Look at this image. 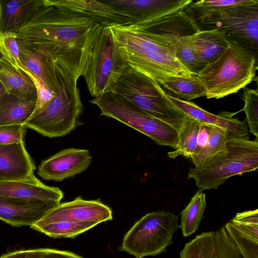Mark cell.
<instances>
[{
	"instance_id": "7a4b0ae2",
	"label": "cell",
	"mask_w": 258,
	"mask_h": 258,
	"mask_svg": "<svg viewBox=\"0 0 258 258\" xmlns=\"http://www.w3.org/2000/svg\"><path fill=\"white\" fill-rule=\"evenodd\" d=\"M110 28L117 50L127 66L159 84L169 76L194 75L177 59L173 44L131 25Z\"/></svg>"
},
{
	"instance_id": "d4e9b609",
	"label": "cell",
	"mask_w": 258,
	"mask_h": 258,
	"mask_svg": "<svg viewBox=\"0 0 258 258\" xmlns=\"http://www.w3.org/2000/svg\"><path fill=\"white\" fill-rule=\"evenodd\" d=\"M160 85L183 100L189 101L206 96V89L195 75L169 76L163 79Z\"/></svg>"
},
{
	"instance_id": "f1b7e54d",
	"label": "cell",
	"mask_w": 258,
	"mask_h": 258,
	"mask_svg": "<svg viewBox=\"0 0 258 258\" xmlns=\"http://www.w3.org/2000/svg\"><path fill=\"white\" fill-rule=\"evenodd\" d=\"M206 207V194L199 190L181 213L179 227L183 236L191 235L198 230Z\"/></svg>"
},
{
	"instance_id": "5bb4252c",
	"label": "cell",
	"mask_w": 258,
	"mask_h": 258,
	"mask_svg": "<svg viewBox=\"0 0 258 258\" xmlns=\"http://www.w3.org/2000/svg\"><path fill=\"white\" fill-rule=\"evenodd\" d=\"M91 162L92 156L88 150L70 148L42 161L37 174L46 180L61 181L83 172Z\"/></svg>"
},
{
	"instance_id": "f546056e",
	"label": "cell",
	"mask_w": 258,
	"mask_h": 258,
	"mask_svg": "<svg viewBox=\"0 0 258 258\" xmlns=\"http://www.w3.org/2000/svg\"><path fill=\"white\" fill-rule=\"evenodd\" d=\"M192 35L178 38L174 43V47L178 61L194 75L197 76L206 64L196 48Z\"/></svg>"
},
{
	"instance_id": "7402d4cb",
	"label": "cell",
	"mask_w": 258,
	"mask_h": 258,
	"mask_svg": "<svg viewBox=\"0 0 258 258\" xmlns=\"http://www.w3.org/2000/svg\"><path fill=\"white\" fill-rule=\"evenodd\" d=\"M0 82L5 92L36 100V89L30 78L23 71L16 69L1 57Z\"/></svg>"
},
{
	"instance_id": "44dd1931",
	"label": "cell",
	"mask_w": 258,
	"mask_h": 258,
	"mask_svg": "<svg viewBox=\"0 0 258 258\" xmlns=\"http://www.w3.org/2000/svg\"><path fill=\"white\" fill-rule=\"evenodd\" d=\"M36 101L4 92L0 97V125L25 124L34 110Z\"/></svg>"
},
{
	"instance_id": "9a60e30c",
	"label": "cell",
	"mask_w": 258,
	"mask_h": 258,
	"mask_svg": "<svg viewBox=\"0 0 258 258\" xmlns=\"http://www.w3.org/2000/svg\"><path fill=\"white\" fill-rule=\"evenodd\" d=\"M66 12L87 18L103 28L131 24L130 18L103 1L43 0Z\"/></svg>"
},
{
	"instance_id": "277c9868",
	"label": "cell",
	"mask_w": 258,
	"mask_h": 258,
	"mask_svg": "<svg viewBox=\"0 0 258 258\" xmlns=\"http://www.w3.org/2000/svg\"><path fill=\"white\" fill-rule=\"evenodd\" d=\"M59 81V86L52 99L37 114L25 123L43 136L56 138L66 136L80 124L83 104L77 79L54 63Z\"/></svg>"
},
{
	"instance_id": "d590c367",
	"label": "cell",
	"mask_w": 258,
	"mask_h": 258,
	"mask_svg": "<svg viewBox=\"0 0 258 258\" xmlns=\"http://www.w3.org/2000/svg\"><path fill=\"white\" fill-rule=\"evenodd\" d=\"M224 227L239 248L244 258H258V243L243 236L229 222Z\"/></svg>"
},
{
	"instance_id": "f35d334b",
	"label": "cell",
	"mask_w": 258,
	"mask_h": 258,
	"mask_svg": "<svg viewBox=\"0 0 258 258\" xmlns=\"http://www.w3.org/2000/svg\"><path fill=\"white\" fill-rule=\"evenodd\" d=\"M212 126L213 125L201 123L200 132L198 138L197 149L196 154L207 143Z\"/></svg>"
},
{
	"instance_id": "d6a6232c",
	"label": "cell",
	"mask_w": 258,
	"mask_h": 258,
	"mask_svg": "<svg viewBox=\"0 0 258 258\" xmlns=\"http://www.w3.org/2000/svg\"><path fill=\"white\" fill-rule=\"evenodd\" d=\"M258 3V0H201L192 2L185 9L186 13H201L237 6Z\"/></svg>"
},
{
	"instance_id": "d6986e66",
	"label": "cell",
	"mask_w": 258,
	"mask_h": 258,
	"mask_svg": "<svg viewBox=\"0 0 258 258\" xmlns=\"http://www.w3.org/2000/svg\"><path fill=\"white\" fill-rule=\"evenodd\" d=\"M35 169L24 141L0 145V180L26 179L34 175Z\"/></svg>"
},
{
	"instance_id": "ab89813d",
	"label": "cell",
	"mask_w": 258,
	"mask_h": 258,
	"mask_svg": "<svg viewBox=\"0 0 258 258\" xmlns=\"http://www.w3.org/2000/svg\"><path fill=\"white\" fill-rule=\"evenodd\" d=\"M3 15V2L0 1V32L1 31V24Z\"/></svg>"
},
{
	"instance_id": "60d3db41",
	"label": "cell",
	"mask_w": 258,
	"mask_h": 258,
	"mask_svg": "<svg viewBox=\"0 0 258 258\" xmlns=\"http://www.w3.org/2000/svg\"><path fill=\"white\" fill-rule=\"evenodd\" d=\"M5 90L3 86L0 82V97L4 93Z\"/></svg>"
},
{
	"instance_id": "9c48e42d",
	"label": "cell",
	"mask_w": 258,
	"mask_h": 258,
	"mask_svg": "<svg viewBox=\"0 0 258 258\" xmlns=\"http://www.w3.org/2000/svg\"><path fill=\"white\" fill-rule=\"evenodd\" d=\"M178 216L168 211L148 213L125 233L119 250L136 258L154 256L166 251L173 243L172 236L179 227Z\"/></svg>"
},
{
	"instance_id": "e0dca14e",
	"label": "cell",
	"mask_w": 258,
	"mask_h": 258,
	"mask_svg": "<svg viewBox=\"0 0 258 258\" xmlns=\"http://www.w3.org/2000/svg\"><path fill=\"white\" fill-rule=\"evenodd\" d=\"M184 10L148 22L131 25L174 44L178 38L191 35L200 30L195 21Z\"/></svg>"
},
{
	"instance_id": "3957f363",
	"label": "cell",
	"mask_w": 258,
	"mask_h": 258,
	"mask_svg": "<svg viewBox=\"0 0 258 258\" xmlns=\"http://www.w3.org/2000/svg\"><path fill=\"white\" fill-rule=\"evenodd\" d=\"M257 60L247 50L230 42L226 50L196 76L206 89V97L217 99L244 88L254 79Z\"/></svg>"
},
{
	"instance_id": "8fae6325",
	"label": "cell",
	"mask_w": 258,
	"mask_h": 258,
	"mask_svg": "<svg viewBox=\"0 0 258 258\" xmlns=\"http://www.w3.org/2000/svg\"><path fill=\"white\" fill-rule=\"evenodd\" d=\"M112 219L111 209L99 200H85L77 197L72 201L59 203L39 220L66 221L93 228Z\"/></svg>"
},
{
	"instance_id": "2e32d148",
	"label": "cell",
	"mask_w": 258,
	"mask_h": 258,
	"mask_svg": "<svg viewBox=\"0 0 258 258\" xmlns=\"http://www.w3.org/2000/svg\"><path fill=\"white\" fill-rule=\"evenodd\" d=\"M59 203L0 196V220L13 226H31Z\"/></svg>"
},
{
	"instance_id": "1f68e13d",
	"label": "cell",
	"mask_w": 258,
	"mask_h": 258,
	"mask_svg": "<svg viewBox=\"0 0 258 258\" xmlns=\"http://www.w3.org/2000/svg\"><path fill=\"white\" fill-rule=\"evenodd\" d=\"M247 238L258 243V209L238 213L229 222Z\"/></svg>"
},
{
	"instance_id": "30bf717a",
	"label": "cell",
	"mask_w": 258,
	"mask_h": 258,
	"mask_svg": "<svg viewBox=\"0 0 258 258\" xmlns=\"http://www.w3.org/2000/svg\"><path fill=\"white\" fill-rule=\"evenodd\" d=\"M110 28H102L94 42L84 75L90 94L96 98L113 92L126 67Z\"/></svg>"
},
{
	"instance_id": "4fadbf2b",
	"label": "cell",
	"mask_w": 258,
	"mask_h": 258,
	"mask_svg": "<svg viewBox=\"0 0 258 258\" xmlns=\"http://www.w3.org/2000/svg\"><path fill=\"white\" fill-rule=\"evenodd\" d=\"M127 16L136 25L184 10L191 0H103Z\"/></svg>"
},
{
	"instance_id": "603a6c76",
	"label": "cell",
	"mask_w": 258,
	"mask_h": 258,
	"mask_svg": "<svg viewBox=\"0 0 258 258\" xmlns=\"http://www.w3.org/2000/svg\"><path fill=\"white\" fill-rule=\"evenodd\" d=\"M196 48L207 64L222 54L230 44L225 34L216 29L199 30L192 35Z\"/></svg>"
},
{
	"instance_id": "484cf974",
	"label": "cell",
	"mask_w": 258,
	"mask_h": 258,
	"mask_svg": "<svg viewBox=\"0 0 258 258\" xmlns=\"http://www.w3.org/2000/svg\"><path fill=\"white\" fill-rule=\"evenodd\" d=\"M229 138L224 129L212 126L207 143L191 158L195 167L203 166L224 155Z\"/></svg>"
},
{
	"instance_id": "e575fe53",
	"label": "cell",
	"mask_w": 258,
	"mask_h": 258,
	"mask_svg": "<svg viewBox=\"0 0 258 258\" xmlns=\"http://www.w3.org/2000/svg\"><path fill=\"white\" fill-rule=\"evenodd\" d=\"M32 80L36 91V101L34 110L30 117L39 113L50 102L54 92L44 82L27 69L23 71Z\"/></svg>"
},
{
	"instance_id": "4dcf8cb0",
	"label": "cell",
	"mask_w": 258,
	"mask_h": 258,
	"mask_svg": "<svg viewBox=\"0 0 258 258\" xmlns=\"http://www.w3.org/2000/svg\"><path fill=\"white\" fill-rule=\"evenodd\" d=\"M0 57L18 70L23 71L26 69L20 58L17 36L15 32H0Z\"/></svg>"
},
{
	"instance_id": "ba28073f",
	"label": "cell",
	"mask_w": 258,
	"mask_h": 258,
	"mask_svg": "<svg viewBox=\"0 0 258 258\" xmlns=\"http://www.w3.org/2000/svg\"><path fill=\"white\" fill-rule=\"evenodd\" d=\"M90 102L99 108L101 115L120 121L148 136L158 145L176 149L178 141L176 130L120 95L109 92L93 98Z\"/></svg>"
},
{
	"instance_id": "8d00e7d4",
	"label": "cell",
	"mask_w": 258,
	"mask_h": 258,
	"mask_svg": "<svg viewBox=\"0 0 258 258\" xmlns=\"http://www.w3.org/2000/svg\"><path fill=\"white\" fill-rule=\"evenodd\" d=\"M26 129L25 124L0 125V145H9L23 141Z\"/></svg>"
},
{
	"instance_id": "52a82bcc",
	"label": "cell",
	"mask_w": 258,
	"mask_h": 258,
	"mask_svg": "<svg viewBox=\"0 0 258 258\" xmlns=\"http://www.w3.org/2000/svg\"><path fill=\"white\" fill-rule=\"evenodd\" d=\"M200 30L218 29L258 59V3L201 13H186Z\"/></svg>"
},
{
	"instance_id": "ac0fdd59",
	"label": "cell",
	"mask_w": 258,
	"mask_h": 258,
	"mask_svg": "<svg viewBox=\"0 0 258 258\" xmlns=\"http://www.w3.org/2000/svg\"><path fill=\"white\" fill-rule=\"evenodd\" d=\"M167 95L182 112L200 123L223 128L227 132L229 138L247 137V125L245 121H241L233 117L236 113L222 111L215 115L206 111L193 102L183 100L170 95Z\"/></svg>"
},
{
	"instance_id": "4316f807",
	"label": "cell",
	"mask_w": 258,
	"mask_h": 258,
	"mask_svg": "<svg viewBox=\"0 0 258 258\" xmlns=\"http://www.w3.org/2000/svg\"><path fill=\"white\" fill-rule=\"evenodd\" d=\"M201 123L186 114L182 125L178 132V141L173 151L168 153L169 158L174 159L179 156L190 158L196 154Z\"/></svg>"
},
{
	"instance_id": "5b68a950",
	"label": "cell",
	"mask_w": 258,
	"mask_h": 258,
	"mask_svg": "<svg viewBox=\"0 0 258 258\" xmlns=\"http://www.w3.org/2000/svg\"><path fill=\"white\" fill-rule=\"evenodd\" d=\"M258 168V141L248 137L229 138L225 154L199 167L190 168L188 179H193L199 190L216 189L230 177L252 172Z\"/></svg>"
},
{
	"instance_id": "6da1fadb",
	"label": "cell",
	"mask_w": 258,
	"mask_h": 258,
	"mask_svg": "<svg viewBox=\"0 0 258 258\" xmlns=\"http://www.w3.org/2000/svg\"><path fill=\"white\" fill-rule=\"evenodd\" d=\"M103 27L41 0L13 32L18 46L50 59L75 79L83 76Z\"/></svg>"
},
{
	"instance_id": "ffe728a7",
	"label": "cell",
	"mask_w": 258,
	"mask_h": 258,
	"mask_svg": "<svg viewBox=\"0 0 258 258\" xmlns=\"http://www.w3.org/2000/svg\"><path fill=\"white\" fill-rule=\"evenodd\" d=\"M0 196L60 203L63 194L58 187L44 184L34 175L23 179L0 180Z\"/></svg>"
},
{
	"instance_id": "cb8c5ba5",
	"label": "cell",
	"mask_w": 258,
	"mask_h": 258,
	"mask_svg": "<svg viewBox=\"0 0 258 258\" xmlns=\"http://www.w3.org/2000/svg\"><path fill=\"white\" fill-rule=\"evenodd\" d=\"M18 47L20 58L25 67L55 92L59 86V81L54 62L24 48Z\"/></svg>"
},
{
	"instance_id": "7c38bea8",
	"label": "cell",
	"mask_w": 258,
	"mask_h": 258,
	"mask_svg": "<svg viewBox=\"0 0 258 258\" xmlns=\"http://www.w3.org/2000/svg\"><path fill=\"white\" fill-rule=\"evenodd\" d=\"M180 258H244L225 227L203 232L185 244Z\"/></svg>"
},
{
	"instance_id": "83f0119b",
	"label": "cell",
	"mask_w": 258,
	"mask_h": 258,
	"mask_svg": "<svg viewBox=\"0 0 258 258\" xmlns=\"http://www.w3.org/2000/svg\"><path fill=\"white\" fill-rule=\"evenodd\" d=\"M41 0L2 1L1 31H13L26 18Z\"/></svg>"
},
{
	"instance_id": "8992f818",
	"label": "cell",
	"mask_w": 258,
	"mask_h": 258,
	"mask_svg": "<svg viewBox=\"0 0 258 258\" xmlns=\"http://www.w3.org/2000/svg\"><path fill=\"white\" fill-rule=\"evenodd\" d=\"M113 92L177 131L186 114L169 98L160 84L128 67L120 76Z\"/></svg>"
},
{
	"instance_id": "74e56055",
	"label": "cell",
	"mask_w": 258,
	"mask_h": 258,
	"mask_svg": "<svg viewBox=\"0 0 258 258\" xmlns=\"http://www.w3.org/2000/svg\"><path fill=\"white\" fill-rule=\"evenodd\" d=\"M46 248L19 250L2 255L0 258H41Z\"/></svg>"
},
{
	"instance_id": "836d02e7",
	"label": "cell",
	"mask_w": 258,
	"mask_h": 258,
	"mask_svg": "<svg viewBox=\"0 0 258 258\" xmlns=\"http://www.w3.org/2000/svg\"><path fill=\"white\" fill-rule=\"evenodd\" d=\"M242 99L244 105L241 111L246 114V120L250 132L256 138L258 136V92L257 89L244 88Z\"/></svg>"
}]
</instances>
